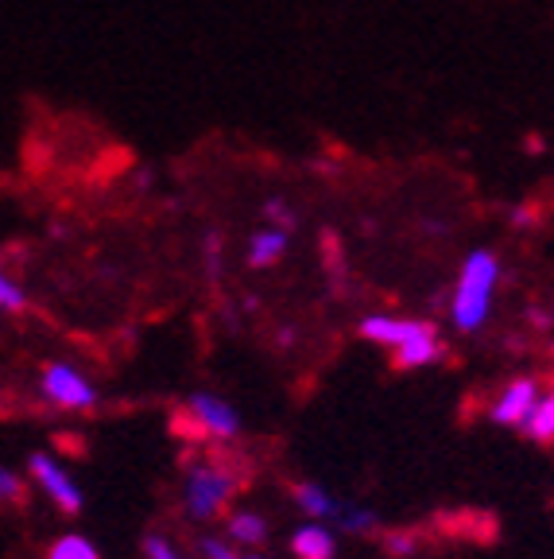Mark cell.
I'll return each instance as SVG.
<instances>
[{"mask_svg":"<svg viewBox=\"0 0 554 559\" xmlns=\"http://www.w3.org/2000/svg\"><path fill=\"white\" fill-rule=\"evenodd\" d=\"M501 284V257L493 249H473L461 261L458 284L450 296V323L461 334H477L493 314V296Z\"/></svg>","mask_w":554,"mask_h":559,"instance_id":"1","label":"cell"},{"mask_svg":"<svg viewBox=\"0 0 554 559\" xmlns=\"http://www.w3.org/2000/svg\"><path fill=\"white\" fill-rule=\"evenodd\" d=\"M237 489H241V474L214 463V459H202L186 471L182 501H186V513L194 521H217L229 509V501L237 498Z\"/></svg>","mask_w":554,"mask_h":559,"instance_id":"2","label":"cell"},{"mask_svg":"<svg viewBox=\"0 0 554 559\" xmlns=\"http://www.w3.org/2000/svg\"><path fill=\"white\" fill-rule=\"evenodd\" d=\"M27 471H32L39 493H47V498H51V506H59L62 513H82L86 498H82L79 478L70 474L67 463H59V459H55V454H47V451H35L32 459H27Z\"/></svg>","mask_w":554,"mask_h":559,"instance_id":"3","label":"cell"},{"mask_svg":"<svg viewBox=\"0 0 554 559\" xmlns=\"http://www.w3.org/2000/svg\"><path fill=\"white\" fill-rule=\"evenodd\" d=\"M39 389L55 408L67 412H89L97 404V389L82 369H74L70 361H51L39 377Z\"/></svg>","mask_w":554,"mask_h":559,"instance_id":"4","label":"cell"},{"mask_svg":"<svg viewBox=\"0 0 554 559\" xmlns=\"http://www.w3.org/2000/svg\"><path fill=\"white\" fill-rule=\"evenodd\" d=\"M186 416H191L198 436L221 439V443L241 436V416H237V408L226 396H217V393H194L191 401H186Z\"/></svg>","mask_w":554,"mask_h":559,"instance_id":"5","label":"cell"},{"mask_svg":"<svg viewBox=\"0 0 554 559\" xmlns=\"http://www.w3.org/2000/svg\"><path fill=\"white\" fill-rule=\"evenodd\" d=\"M539 396H543V389H539L535 377H511L501 393H496L493 408H489V419L501 424V428H520L523 419H528V412L535 408Z\"/></svg>","mask_w":554,"mask_h":559,"instance_id":"6","label":"cell"},{"mask_svg":"<svg viewBox=\"0 0 554 559\" xmlns=\"http://www.w3.org/2000/svg\"><path fill=\"white\" fill-rule=\"evenodd\" d=\"M357 331H361L364 342H376V346L399 349V346H408L411 338H419V334L434 331V326L423 323V319H396V314H364Z\"/></svg>","mask_w":554,"mask_h":559,"instance_id":"7","label":"cell"},{"mask_svg":"<svg viewBox=\"0 0 554 559\" xmlns=\"http://www.w3.org/2000/svg\"><path fill=\"white\" fill-rule=\"evenodd\" d=\"M291 556L294 559H334L338 556V536L329 533V524H299L291 533Z\"/></svg>","mask_w":554,"mask_h":559,"instance_id":"8","label":"cell"},{"mask_svg":"<svg viewBox=\"0 0 554 559\" xmlns=\"http://www.w3.org/2000/svg\"><path fill=\"white\" fill-rule=\"evenodd\" d=\"M226 536L229 548L237 551H256L264 540H268V521L261 513H249V509H237V513L226 516Z\"/></svg>","mask_w":554,"mask_h":559,"instance_id":"9","label":"cell"},{"mask_svg":"<svg viewBox=\"0 0 554 559\" xmlns=\"http://www.w3.org/2000/svg\"><path fill=\"white\" fill-rule=\"evenodd\" d=\"M291 493H294V506H299V513H303L306 521L326 524L338 516V498H334L322 481H294Z\"/></svg>","mask_w":554,"mask_h":559,"instance_id":"10","label":"cell"},{"mask_svg":"<svg viewBox=\"0 0 554 559\" xmlns=\"http://www.w3.org/2000/svg\"><path fill=\"white\" fill-rule=\"evenodd\" d=\"M284 253H287V234H284V229L264 226V229H256V234H252V241H249V264H252V269H272V264L284 261Z\"/></svg>","mask_w":554,"mask_h":559,"instance_id":"11","label":"cell"},{"mask_svg":"<svg viewBox=\"0 0 554 559\" xmlns=\"http://www.w3.org/2000/svg\"><path fill=\"white\" fill-rule=\"evenodd\" d=\"M392 354H396L399 369H423V366H431V361H438L446 349H442V342H438V331H426V334H419V338H411L408 346L392 349Z\"/></svg>","mask_w":554,"mask_h":559,"instance_id":"12","label":"cell"},{"mask_svg":"<svg viewBox=\"0 0 554 559\" xmlns=\"http://www.w3.org/2000/svg\"><path fill=\"white\" fill-rule=\"evenodd\" d=\"M520 428H523V436H528L531 443H543V447L551 443V439H554V396L551 393L539 396L535 408L528 412V419H523Z\"/></svg>","mask_w":554,"mask_h":559,"instance_id":"13","label":"cell"},{"mask_svg":"<svg viewBox=\"0 0 554 559\" xmlns=\"http://www.w3.org/2000/svg\"><path fill=\"white\" fill-rule=\"evenodd\" d=\"M47 559H101V548H97L89 536L82 533H67L47 548Z\"/></svg>","mask_w":554,"mask_h":559,"instance_id":"14","label":"cell"},{"mask_svg":"<svg viewBox=\"0 0 554 559\" xmlns=\"http://www.w3.org/2000/svg\"><path fill=\"white\" fill-rule=\"evenodd\" d=\"M334 521H341L346 533H373L376 528V513L364 506H338V516H334Z\"/></svg>","mask_w":554,"mask_h":559,"instance_id":"15","label":"cell"},{"mask_svg":"<svg viewBox=\"0 0 554 559\" xmlns=\"http://www.w3.org/2000/svg\"><path fill=\"white\" fill-rule=\"evenodd\" d=\"M198 551L206 559H268V556H256V551H237V548H229V544L217 540V536H202Z\"/></svg>","mask_w":554,"mask_h":559,"instance_id":"16","label":"cell"},{"mask_svg":"<svg viewBox=\"0 0 554 559\" xmlns=\"http://www.w3.org/2000/svg\"><path fill=\"white\" fill-rule=\"evenodd\" d=\"M416 548H419V536L408 533V528H392V533H384V551H388L392 559H408Z\"/></svg>","mask_w":554,"mask_h":559,"instance_id":"17","label":"cell"},{"mask_svg":"<svg viewBox=\"0 0 554 559\" xmlns=\"http://www.w3.org/2000/svg\"><path fill=\"white\" fill-rule=\"evenodd\" d=\"M27 307V292L20 288L9 272H0V311H24Z\"/></svg>","mask_w":554,"mask_h":559,"instance_id":"18","label":"cell"},{"mask_svg":"<svg viewBox=\"0 0 554 559\" xmlns=\"http://www.w3.org/2000/svg\"><path fill=\"white\" fill-rule=\"evenodd\" d=\"M24 501V478L9 466H0V506H16Z\"/></svg>","mask_w":554,"mask_h":559,"instance_id":"19","label":"cell"},{"mask_svg":"<svg viewBox=\"0 0 554 559\" xmlns=\"http://www.w3.org/2000/svg\"><path fill=\"white\" fill-rule=\"evenodd\" d=\"M264 218H268L272 229H284V234H287V229L294 226V210L287 206L284 199H268V202H264Z\"/></svg>","mask_w":554,"mask_h":559,"instance_id":"20","label":"cell"},{"mask_svg":"<svg viewBox=\"0 0 554 559\" xmlns=\"http://www.w3.org/2000/svg\"><path fill=\"white\" fill-rule=\"evenodd\" d=\"M144 556L147 559H182L179 548H174V544L167 540L164 533H147L144 536Z\"/></svg>","mask_w":554,"mask_h":559,"instance_id":"21","label":"cell"},{"mask_svg":"<svg viewBox=\"0 0 554 559\" xmlns=\"http://www.w3.org/2000/svg\"><path fill=\"white\" fill-rule=\"evenodd\" d=\"M535 218H539V214H535V206H531V202H520V206L511 210V226H516V229H528Z\"/></svg>","mask_w":554,"mask_h":559,"instance_id":"22","label":"cell"}]
</instances>
